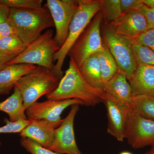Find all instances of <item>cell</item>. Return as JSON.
<instances>
[{
  "mask_svg": "<svg viewBox=\"0 0 154 154\" xmlns=\"http://www.w3.org/2000/svg\"><path fill=\"white\" fill-rule=\"evenodd\" d=\"M48 99L61 100L77 99L84 105L95 106L105 99L104 91L91 86L84 79L79 68L70 58L69 68L61 79L55 91L46 96Z\"/></svg>",
  "mask_w": 154,
  "mask_h": 154,
  "instance_id": "obj_1",
  "label": "cell"
},
{
  "mask_svg": "<svg viewBox=\"0 0 154 154\" xmlns=\"http://www.w3.org/2000/svg\"><path fill=\"white\" fill-rule=\"evenodd\" d=\"M7 22L28 46L42 34L45 29L54 27L49 10L45 5L41 8H10Z\"/></svg>",
  "mask_w": 154,
  "mask_h": 154,
  "instance_id": "obj_2",
  "label": "cell"
},
{
  "mask_svg": "<svg viewBox=\"0 0 154 154\" xmlns=\"http://www.w3.org/2000/svg\"><path fill=\"white\" fill-rule=\"evenodd\" d=\"M77 2L79 7L70 25L68 36L54 57L56 63L53 71L60 79L63 75L62 68L64 62L70 50L100 11V0H77Z\"/></svg>",
  "mask_w": 154,
  "mask_h": 154,
  "instance_id": "obj_3",
  "label": "cell"
},
{
  "mask_svg": "<svg viewBox=\"0 0 154 154\" xmlns=\"http://www.w3.org/2000/svg\"><path fill=\"white\" fill-rule=\"evenodd\" d=\"M60 80L52 70L37 66L33 71L18 80L14 87L20 91L26 109L42 96L55 91Z\"/></svg>",
  "mask_w": 154,
  "mask_h": 154,
  "instance_id": "obj_4",
  "label": "cell"
},
{
  "mask_svg": "<svg viewBox=\"0 0 154 154\" xmlns=\"http://www.w3.org/2000/svg\"><path fill=\"white\" fill-rule=\"evenodd\" d=\"M54 36L53 30H46L7 65L25 63L53 70L54 57L60 48Z\"/></svg>",
  "mask_w": 154,
  "mask_h": 154,
  "instance_id": "obj_5",
  "label": "cell"
},
{
  "mask_svg": "<svg viewBox=\"0 0 154 154\" xmlns=\"http://www.w3.org/2000/svg\"><path fill=\"white\" fill-rule=\"evenodd\" d=\"M102 20V14L99 12L69 51L68 55L73 60L79 68L88 58L105 48L101 35Z\"/></svg>",
  "mask_w": 154,
  "mask_h": 154,
  "instance_id": "obj_6",
  "label": "cell"
},
{
  "mask_svg": "<svg viewBox=\"0 0 154 154\" xmlns=\"http://www.w3.org/2000/svg\"><path fill=\"white\" fill-rule=\"evenodd\" d=\"M103 36L106 47L114 58L119 70L129 81L137 66L132 41L115 33L107 25L103 28Z\"/></svg>",
  "mask_w": 154,
  "mask_h": 154,
  "instance_id": "obj_7",
  "label": "cell"
},
{
  "mask_svg": "<svg viewBox=\"0 0 154 154\" xmlns=\"http://www.w3.org/2000/svg\"><path fill=\"white\" fill-rule=\"evenodd\" d=\"M45 6L55 28L54 39L61 47L68 36L70 25L79 7L78 3L75 0H47Z\"/></svg>",
  "mask_w": 154,
  "mask_h": 154,
  "instance_id": "obj_8",
  "label": "cell"
},
{
  "mask_svg": "<svg viewBox=\"0 0 154 154\" xmlns=\"http://www.w3.org/2000/svg\"><path fill=\"white\" fill-rule=\"evenodd\" d=\"M79 105L72 106L61 124L55 130L54 139L49 149L59 154H83L76 141L74 124Z\"/></svg>",
  "mask_w": 154,
  "mask_h": 154,
  "instance_id": "obj_9",
  "label": "cell"
},
{
  "mask_svg": "<svg viewBox=\"0 0 154 154\" xmlns=\"http://www.w3.org/2000/svg\"><path fill=\"white\" fill-rule=\"evenodd\" d=\"M126 139L133 148L139 149L154 145V121L142 117L131 109Z\"/></svg>",
  "mask_w": 154,
  "mask_h": 154,
  "instance_id": "obj_10",
  "label": "cell"
},
{
  "mask_svg": "<svg viewBox=\"0 0 154 154\" xmlns=\"http://www.w3.org/2000/svg\"><path fill=\"white\" fill-rule=\"evenodd\" d=\"M75 105H84L77 99L54 100L48 99L42 102H36L26 109L25 113L28 119H43L51 122L62 121L60 116L69 106Z\"/></svg>",
  "mask_w": 154,
  "mask_h": 154,
  "instance_id": "obj_11",
  "label": "cell"
},
{
  "mask_svg": "<svg viewBox=\"0 0 154 154\" xmlns=\"http://www.w3.org/2000/svg\"><path fill=\"white\" fill-rule=\"evenodd\" d=\"M107 110V133L118 141L126 139L127 127L131 108L105 95L103 101Z\"/></svg>",
  "mask_w": 154,
  "mask_h": 154,
  "instance_id": "obj_12",
  "label": "cell"
},
{
  "mask_svg": "<svg viewBox=\"0 0 154 154\" xmlns=\"http://www.w3.org/2000/svg\"><path fill=\"white\" fill-rule=\"evenodd\" d=\"M107 26L115 33L135 41L149 30L145 18L138 11L122 14L118 19L108 23Z\"/></svg>",
  "mask_w": 154,
  "mask_h": 154,
  "instance_id": "obj_13",
  "label": "cell"
},
{
  "mask_svg": "<svg viewBox=\"0 0 154 154\" xmlns=\"http://www.w3.org/2000/svg\"><path fill=\"white\" fill-rule=\"evenodd\" d=\"M30 120L29 124L19 134L21 138L30 139L44 148L49 149L54 139L56 129L60 125L63 119L58 122L43 119Z\"/></svg>",
  "mask_w": 154,
  "mask_h": 154,
  "instance_id": "obj_14",
  "label": "cell"
},
{
  "mask_svg": "<svg viewBox=\"0 0 154 154\" xmlns=\"http://www.w3.org/2000/svg\"><path fill=\"white\" fill-rule=\"evenodd\" d=\"M104 91L106 96L131 108L134 96L126 76L119 70L104 83Z\"/></svg>",
  "mask_w": 154,
  "mask_h": 154,
  "instance_id": "obj_15",
  "label": "cell"
},
{
  "mask_svg": "<svg viewBox=\"0 0 154 154\" xmlns=\"http://www.w3.org/2000/svg\"><path fill=\"white\" fill-rule=\"evenodd\" d=\"M134 96H154V66L139 65L128 81Z\"/></svg>",
  "mask_w": 154,
  "mask_h": 154,
  "instance_id": "obj_16",
  "label": "cell"
},
{
  "mask_svg": "<svg viewBox=\"0 0 154 154\" xmlns=\"http://www.w3.org/2000/svg\"><path fill=\"white\" fill-rule=\"evenodd\" d=\"M25 110L21 93L15 87L13 94L0 102V111L7 113L9 116V120L11 122L28 119Z\"/></svg>",
  "mask_w": 154,
  "mask_h": 154,
  "instance_id": "obj_17",
  "label": "cell"
},
{
  "mask_svg": "<svg viewBox=\"0 0 154 154\" xmlns=\"http://www.w3.org/2000/svg\"><path fill=\"white\" fill-rule=\"evenodd\" d=\"M36 66L25 63L6 66L0 71V88H13L18 80L33 71Z\"/></svg>",
  "mask_w": 154,
  "mask_h": 154,
  "instance_id": "obj_18",
  "label": "cell"
},
{
  "mask_svg": "<svg viewBox=\"0 0 154 154\" xmlns=\"http://www.w3.org/2000/svg\"><path fill=\"white\" fill-rule=\"evenodd\" d=\"M79 69L84 79L91 86L104 91V83L102 81L98 53L88 58Z\"/></svg>",
  "mask_w": 154,
  "mask_h": 154,
  "instance_id": "obj_19",
  "label": "cell"
},
{
  "mask_svg": "<svg viewBox=\"0 0 154 154\" xmlns=\"http://www.w3.org/2000/svg\"><path fill=\"white\" fill-rule=\"evenodd\" d=\"M98 57L101 68L102 81L104 84L115 75L118 72V67L113 56L105 46L102 51L98 53Z\"/></svg>",
  "mask_w": 154,
  "mask_h": 154,
  "instance_id": "obj_20",
  "label": "cell"
},
{
  "mask_svg": "<svg viewBox=\"0 0 154 154\" xmlns=\"http://www.w3.org/2000/svg\"><path fill=\"white\" fill-rule=\"evenodd\" d=\"M131 109L142 117L154 121V96H134Z\"/></svg>",
  "mask_w": 154,
  "mask_h": 154,
  "instance_id": "obj_21",
  "label": "cell"
},
{
  "mask_svg": "<svg viewBox=\"0 0 154 154\" xmlns=\"http://www.w3.org/2000/svg\"><path fill=\"white\" fill-rule=\"evenodd\" d=\"M26 47L19 36L15 34H11L0 39V56L16 57Z\"/></svg>",
  "mask_w": 154,
  "mask_h": 154,
  "instance_id": "obj_22",
  "label": "cell"
},
{
  "mask_svg": "<svg viewBox=\"0 0 154 154\" xmlns=\"http://www.w3.org/2000/svg\"><path fill=\"white\" fill-rule=\"evenodd\" d=\"M100 11L103 19L110 23L122 15L120 0H100Z\"/></svg>",
  "mask_w": 154,
  "mask_h": 154,
  "instance_id": "obj_23",
  "label": "cell"
},
{
  "mask_svg": "<svg viewBox=\"0 0 154 154\" xmlns=\"http://www.w3.org/2000/svg\"><path fill=\"white\" fill-rule=\"evenodd\" d=\"M132 44L137 65H147L154 66V51L136 42L132 41Z\"/></svg>",
  "mask_w": 154,
  "mask_h": 154,
  "instance_id": "obj_24",
  "label": "cell"
},
{
  "mask_svg": "<svg viewBox=\"0 0 154 154\" xmlns=\"http://www.w3.org/2000/svg\"><path fill=\"white\" fill-rule=\"evenodd\" d=\"M0 3L9 8L35 9L43 7L42 0H0Z\"/></svg>",
  "mask_w": 154,
  "mask_h": 154,
  "instance_id": "obj_25",
  "label": "cell"
},
{
  "mask_svg": "<svg viewBox=\"0 0 154 154\" xmlns=\"http://www.w3.org/2000/svg\"><path fill=\"white\" fill-rule=\"evenodd\" d=\"M4 122L5 125L0 127V134L19 133L22 132L30 122L29 119L19 120L16 122H11L5 118Z\"/></svg>",
  "mask_w": 154,
  "mask_h": 154,
  "instance_id": "obj_26",
  "label": "cell"
},
{
  "mask_svg": "<svg viewBox=\"0 0 154 154\" xmlns=\"http://www.w3.org/2000/svg\"><path fill=\"white\" fill-rule=\"evenodd\" d=\"M21 145L31 154H59L37 143L36 142L26 138H22Z\"/></svg>",
  "mask_w": 154,
  "mask_h": 154,
  "instance_id": "obj_27",
  "label": "cell"
},
{
  "mask_svg": "<svg viewBox=\"0 0 154 154\" xmlns=\"http://www.w3.org/2000/svg\"><path fill=\"white\" fill-rule=\"evenodd\" d=\"M135 42L154 51V28L146 30Z\"/></svg>",
  "mask_w": 154,
  "mask_h": 154,
  "instance_id": "obj_28",
  "label": "cell"
},
{
  "mask_svg": "<svg viewBox=\"0 0 154 154\" xmlns=\"http://www.w3.org/2000/svg\"><path fill=\"white\" fill-rule=\"evenodd\" d=\"M122 14L128 12L138 11L144 5L142 0H120Z\"/></svg>",
  "mask_w": 154,
  "mask_h": 154,
  "instance_id": "obj_29",
  "label": "cell"
},
{
  "mask_svg": "<svg viewBox=\"0 0 154 154\" xmlns=\"http://www.w3.org/2000/svg\"><path fill=\"white\" fill-rule=\"evenodd\" d=\"M138 11L145 18L149 29L154 28V8H149L143 5L139 9Z\"/></svg>",
  "mask_w": 154,
  "mask_h": 154,
  "instance_id": "obj_30",
  "label": "cell"
},
{
  "mask_svg": "<svg viewBox=\"0 0 154 154\" xmlns=\"http://www.w3.org/2000/svg\"><path fill=\"white\" fill-rule=\"evenodd\" d=\"M12 34H14V30L8 22L0 23V39Z\"/></svg>",
  "mask_w": 154,
  "mask_h": 154,
  "instance_id": "obj_31",
  "label": "cell"
},
{
  "mask_svg": "<svg viewBox=\"0 0 154 154\" xmlns=\"http://www.w3.org/2000/svg\"><path fill=\"white\" fill-rule=\"evenodd\" d=\"M10 11V8L0 3V23L7 22Z\"/></svg>",
  "mask_w": 154,
  "mask_h": 154,
  "instance_id": "obj_32",
  "label": "cell"
},
{
  "mask_svg": "<svg viewBox=\"0 0 154 154\" xmlns=\"http://www.w3.org/2000/svg\"><path fill=\"white\" fill-rule=\"evenodd\" d=\"M14 57H15L0 56V71L7 66V64Z\"/></svg>",
  "mask_w": 154,
  "mask_h": 154,
  "instance_id": "obj_33",
  "label": "cell"
},
{
  "mask_svg": "<svg viewBox=\"0 0 154 154\" xmlns=\"http://www.w3.org/2000/svg\"><path fill=\"white\" fill-rule=\"evenodd\" d=\"M142 2L144 5L149 8H154V0H142Z\"/></svg>",
  "mask_w": 154,
  "mask_h": 154,
  "instance_id": "obj_34",
  "label": "cell"
},
{
  "mask_svg": "<svg viewBox=\"0 0 154 154\" xmlns=\"http://www.w3.org/2000/svg\"><path fill=\"white\" fill-rule=\"evenodd\" d=\"M11 88H0V95L6 94L11 90Z\"/></svg>",
  "mask_w": 154,
  "mask_h": 154,
  "instance_id": "obj_35",
  "label": "cell"
},
{
  "mask_svg": "<svg viewBox=\"0 0 154 154\" xmlns=\"http://www.w3.org/2000/svg\"><path fill=\"white\" fill-rule=\"evenodd\" d=\"M145 154H154V145L151 146V149Z\"/></svg>",
  "mask_w": 154,
  "mask_h": 154,
  "instance_id": "obj_36",
  "label": "cell"
},
{
  "mask_svg": "<svg viewBox=\"0 0 154 154\" xmlns=\"http://www.w3.org/2000/svg\"><path fill=\"white\" fill-rule=\"evenodd\" d=\"M119 154H133L131 153L130 152H128V151H124L120 153Z\"/></svg>",
  "mask_w": 154,
  "mask_h": 154,
  "instance_id": "obj_37",
  "label": "cell"
},
{
  "mask_svg": "<svg viewBox=\"0 0 154 154\" xmlns=\"http://www.w3.org/2000/svg\"><path fill=\"white\" fill-rule=\"evenodd\" d=\"M1 146H2V143L0 142V147Z\"/></svg>",
  "mask_w": 154,
  "mask_h": 154,
  "instance_id": "obj_38",
  "label": "cell"
}]
</instances>
